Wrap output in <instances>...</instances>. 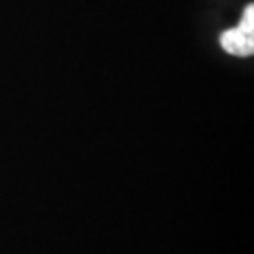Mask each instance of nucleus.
<instances>
[{"label": "nucleus", "mask_w": 254, "mask_h": 254, "mask_svg": "<svg viewBox=\"0 0 254 254\" xmlns=\"http://www.w3.org/2000/svg\"><path fill=\"white\" fill-rule=\"evenodd\" d=\"M220 44L228 53L249 57L254 51V8L247 6L239 27L230 28L220 36Z\"/></svg>", "instance_id": "obj_1"}]
</instances>
